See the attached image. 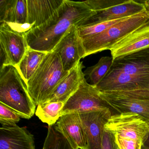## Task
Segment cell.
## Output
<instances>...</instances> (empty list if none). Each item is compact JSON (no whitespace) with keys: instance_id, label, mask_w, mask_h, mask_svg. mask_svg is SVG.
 <instances>
[{"instance_id":"5b68a950","label":"cell","mask_w":149,"mask_h":149,"mask_svg":"<svg viewBox=\"0 0 149 149\" xmlns=\"http://www.w3.org/2000/svg\"><path fill=\"white\" fill-rule=\"evenodd\" d=\"M109 111L110 108L101 97L100 91L88 83L84 77L78 90L64 104L61 115Z\"/></svg>"},{"instance_id":"1f68e13d","label":"cell","mask_w":149,"mask_h":149,"mask_svg":"<svg viewBox=\"0 0 149 149\" xmlns=\"http://www.w3.org/2000/svg\"><path fill=\"white\" fill-rule=\"evenodd\" d=\"M138 88L149 89V82L143 84Z\"/></svg>"},{"instance_id":"ac0fdd59","label":"cell","mask_w":149,"mask_h":149,"mask_svg":"<svg viewBox=\"0 0 149 149\" xmlns=\"http://www.w3.org/2000/svg\"><path fill=\"white\" fill-rule=\"evenodd\" d=\"M27 23L33 28L48 21L63 3L64 0H27Z\"/></svg>"},{"instance_id":"83f0119b","label":"cell","mask_w":149,"mask_h":149,"mask_svg":"<svg viewBox=\"0 0 149 149\" xmlns=\"http://www.w3.org/2000/svg\"><path fill=\"white\" fill-rule=\"evenodd\" d=\"M120 95L149 100V89L138 88L125 91H111Z\"/></svg>"},{"instance_id":"9c48e42d","label":"cell","mask_w":149,"mask_h":149,"mask_svg":"<svg viewBox=\"0 0 149 149\" xmlns=\"http://www.w3.org/2000/svg\"><path fill=\"white\" fill-rule=\"evenodd\" d=\"M27 0H0V22L14 31L26 33L32 29L27 23Z\"/></svg>"},{"instance_id":"ffe728a7","label":"cell","mask_w":149,"mask_h":149,"mask_svg":"<svg viewBox=\"0 0 149 149\" xmlns=\"http://www.w3.org/2000/svg\"><path fill=\"white\" fill-rule=\"evenodd\" d=\"M47 54L30 48L26 51L16 67L26 84L38 69Z\"/></svg>"},{"instance_id":"6da1fadb","label":"cell","mask_w":149,"mask_h":149,"mask_svg":"<svg viewBox=\"0 0 149 149\" xmlns=\"http://www.w3.org/2000/svg\"><path fill=\"white\" fill-rule=\"evenodd\" d=\"M95 13L84 1L64 0L47 22L26 33L29 48L46 53L52 52L72 26H78Z\"/></svg>"},{"instance_id":"8992f818","label":"cell","mask_w":149,"mask_h":149,"mask_svg":"<svg viewBox=\"0 0 149 149\" xmlns=\"http://www.w3.org/2000/svg\"><path fill=\"white\" fill-rule=\"evenodd\" d=\"M104 129L113 135L133 139L141 143L149 133V125L139 115L130 112L112 115L108 119Z\"/></svg>"},{"instance_id":"8fae6325","label":"cell","mask_w":149,"mask_h":149,"mask_svg":"<svg viewBox=\"0 0 149 149\" xmlns=\"http://www.w3.org/2000/svg\"><path fill=\"white\" fill-rule=\"evenodd\" d=\"M85 132L88 149H102L104 126L111 111L79 113Z\"/></svg>"},{"instance_id":"d6a6232c","label":"cell","mask_w":149,"mask_h":149,"mask_svg":"<svg viewBox=\"0 0 149 149\" xmlns=\"http://www.w3.org/2000/svg\"><path fill=\"white\" fill-rule=\"evenodd\" d=\"M116 149H119L117 145H116Z\"/></svg>"},{"instance_id":"d4e9b609","label":"cell","mask_w":149,"mask_h":149,"mask_svg":"<svg viewBox=\"0 0 149 149\" xmlns=\"http://www.w3.org/2000/svg\"><path fill=\"white\" fill-rule=\"evenodd\" d=\"M20 116L8 106L0 102V123L17 124L20 120Z\"/></svg>"},{"instance_id":"2e32d148","label":"cell","mask_w":149,"mask_h":149,"mask_svg":"<svg viewBox=\"0 0 149 149\" xmlns=\"http://www.w3.org/2000/svg\"><path fill=\"white\" fill-rule=\"evenodd\" d=\"M149 48V21L120 40L110 49L113 60Z\"/></svg>"},{"instance_id":"4316f807","label":"cell","mask_w":149,"mask_h":149,"mask_svg":"<svg viewBox=\"0 0 149 149\" xmlns=\"http://www.w3.org/2000/svg\"><path fill=\"white\" fill-rule=\"evenodd\" d=\"M113 135L116 144L119 149H142L143 144L141 143L123 137L118 134Z\"/></svg>"},{"instance_id":"9a60e30c","label":"cell","mask_w":149,"mask_h":149,"mask_svg":"<svg viewBox=\"0 0 149 149\" xmlns=\"http://www.w3.org/2000/svg\"><path fill=\"white\" fill-rule=\"evenodd\" d=\"M54 127L75 149H88L85 132L79 113L64 114L60 117Z\"/></svg>"},{"instance_id":"f546056e","label":"cell","mask_w":149,"mask_h":149,"mask_svg":"<svg viewBox=\"0 0 149 149\" xmlns=\"http://www.w3.org/2000/svg\"><path fill=\"white\" fill-rule=\"evenodd\" d=\"M142 149H149V133L142 146Z\"/></svg>"},{"instance_id":"277c9868","label":"cell","mask_w":149,"mask_h":149,"mask_svg":"<svg viewBox=\"0 0 149 149\" xmlns=\"http://www.w3.org/2000/svg\"><path fill=\"white\" fill-rule=\"evenodd\" d=\"M149 21V12L141 13L127 17L104 32L82 40L85 56L110 50L114 45L131 33Z\"/></svg>"},{"instance_id":"44dd1931","label":"cell","mask_w":149,"mask_h":149,"mask_svg":"<svg viewBox=\"0 0 149 149\" xmlns=\"http://www.w3.org/2000/svg\"><path fill=\"white\" fill-rule=\"evenodd\" d=\"M64 104L62 102H55L39 104L36 108V115L49 126L54 125L61 116V111Z\"/></svg>"},{"instance_id":"52a82bcc","label":"cell","mask_w":149,"mask_h":149,"mask_svg":"<svg viewBox=\"0 0 149 149\" xmlns=\"http://www.w3.org/2000/svg\"><path fill=\"white\" fill-rule=\"evenodd\" d=\"M1 66L17 67L29 49L26 33L14 31L4 24L0 25Z\"/></svg>"},{"instance_id":"484cf974","label":"cell","mask_w":149,"mask_h":149,"mask_svg":"<svg viewBox=\"0 0 149 149\" xmlns=\"http://www.w3.org/2000/svg\"><path fill=\"white\" fill-rule=\"evenodd\" d=\"M125 0H87L84 2L93 11L97 12L123 3Z\"/></svg>"},{"instance_id":"7402d4cb","label":"cell","mask_w":149,"mask_h":149,"mask_svg":"<svg viewBox=\"0 0 149 149\" xmlns=\"http://www.w3.org/2000/svg\"><path fill=\"white\" fill-rule=\"evenodd\" d=\"M113 59L112 57H102L95 65L88 68L84 75L88 76L90 84L96 86L105 77L112 66Z\"/></svg>"},{"instance_id":"30bf717a","label":"cell","mask_w":149,"mask_h":149,"mask_svg":"<svg viewBox=\"0 0 149 149\" xmlns=\"http://www.w3.org/2000/svg\"><path fill=\"white\" fill-rule=\"evenodd\" d=\"M100 91V95L110 109L118 113L130 112L139 115L149 125V100L120 95L111 91Z\"/></svg>"},{"instance_id":"cb8c5ba5","label":"cell","mask_w":149,"mask_h":149,"mask_svg":"<svg viewBox=\"0 0 149 149\" xmlns=\"http://www.w3.org/2000/svg\"><path fill=\"white\" fill-rule=\"evenodd\" d=\"M127 18L126 17L104 22L87 26L77 27L78 34L81 40H84L85 38L104 32L111 27Z\"/></svg>"},{"instance_id":"7c38bea8","label":"cell","mask_w":149,"mask_h":149,"mask_svg":"<svg viewBox=\"0 0 149 149\" xmlns=\"http://www.w3.org/2000/svg\"><path fill=\"white\" fill-rule=\"evenodd\" d=\"M148 82L149 74H131L110 70L95 87L101 91H125L138 88L143 84Z\"/></svg>"},{"instance_id":"5bb4252c","label":"cell","mask_w":149,"mask_h":149,"mask_svg":"<svg viewBox=\"0 0 149 149\" xmlns=\"http://www.w3.org/2000/svg\"><path fill=\"white\" fill-rule=\"evenodd\" d=\"M143 5L133 0H125L123 3L96 12L95 14L82 22L77 27L87 26L100 22L132 16L145 10Z\"/></svg>"},{"instance_id":"603a6c76","label":"cell","mask_w":149,"mask_h":149,"mask_svg":"<svg viewBox=\"0 0 149 149\" xmlns=\"http://www.w3.org/2000/svg\"><path fill=\"white\" fill-rule=\"evenodd\" d=\"M42 149H75L68 139L55 129L54 125L49 126L47 134Z\"/></svg>"},{"instance_id":"f1b7e54d","label":"cell","mask_w":149,"mask_h":149,"mask_svg":"<svg viewBox=\"0 0 149 149\" xmlns=\"http://www.w3.org/2000/svg\"><path fill=\"white\" fill-rule=\"evenodd\" d=\"M116 145L113 134L104 129L102 149H116Z\"/></svg>"},{"instance_id":"e0dca14e","label":"cell","mask_w":149,"mask_h":149,"mask_svg":"<svg viewBox=\"0 0 149 149\" xmlns=\"http://www.w3.org/2000/svg\"><path fill=\"white\" fill-rule=\"evenodd\" d=\"M110 70L131 74H149V48L116 58Z\"/></svg>"},{"instance_id":"d6986e66","label":"cell","mask_w":149,"mask_h":149,"mask_svg":"<svg viewBox=\"0 0 149 149\" xmlns=\"http://www.w3.org/2000/svg\"><path fill=\"white\" fill-rule=\"evenodd\" d=\"M83 68L82 62L80 61L70 70L57 85L47 102H60L65 103L78 90L85 77L82 70Z\"/></svg>"},{"instance_id":"7a4b0ae2","label":"cell","mask_w":149,"mask_h":149,"mask_svg":"<svg viewBox=\"0 0 149 149\" xmlns=\"http://www.w3.org/2000/svg\"><path fill=\"white\" fill-rule=\"evenodd\" d=\"M0 102L23 118L30 119L35 114L36 104L29 95L26 84L14 66L1 67Z\"/></svg>"},{"instance_id":"4dcf8cb0","label":"cell","mask_w":149,"mask_h":149,"mask_svg":"<svg viewBox=\"0 0 149 149\" xmlns=\"http://www.w3.org/2000/svg\"><path fill=\"white\" fill-rule=\"evenodd\" d=\"M139 2L142 3L143 5L146 10L149 12V0L142 1H139Z\"/></svg>"},{"instance_id":"ba28073f","label":"cell","mask_w":149,"mask_h":149,"mask_svg":"<svg viewBox=\"0 0 149 149\" xmlns=\"http://www.w3.org/2000/svg\"><path fill=\"white\" fill-rule=\"evenodd\" d=\"M52 52L59 55L63 69L69 71L85 57V52L77 26H72L57 43Z\"/></svg>"},{"instance_id":"4fadbf2b","label":"cell","mask_w":149,"mask_h":149,"mask_svg":"<svg viewBox=\"0 0 149 149\" xmlns=\"http://www.w3.org/2000/svg\"><path fill=\"white\" fill-rule=\"evenodd\" d=\"M0 149H35V139L25 127L16 124H1Z\"/></svg>"},{"instance_id":"3957f363","label":"cell","mask_w":149,"mask_h":149,"mask_svg":"<svg viewBox=\"0 0 149 149\" xmlns=\"http://www.w3.org/2000/svg\"><path fill=\"white\" fill-rule=\"evenodd\" d=\"M68 72L63 69L57 53H47L38 69L26 83L29 95L36 106L48 101L57 85Z\"/></svg>"}]
</instances>
